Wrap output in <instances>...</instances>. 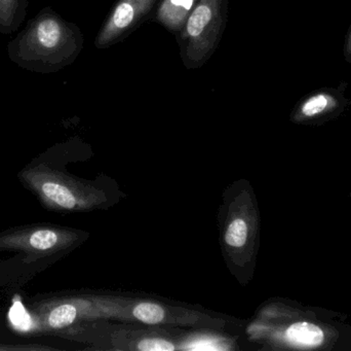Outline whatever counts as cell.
<instances>
[{"instance_id":"obj_5","label":"cell","mask_w":351,"mask_h":351,"mask_svg":"<svg viewBox=\"0 0 351 351\" xmlns=\"http://www.w3.org/2000/svg\"><path fill=\"white\" fill-rule=\"evenodd\" d=\"M348 82L337 87H324L311 91L297 102L291 113V121L301 125H323L339 117L351 107V98L346 96Z\"/></svg>"},{"instance_id":"obj_6","label":"cell","mask_w":351,"mask_h":351,"mask_svg":"<svg viewBox=\"0 0 351 351\" xmlns=\"http://www.w3.org/2000/svg\"><path fill=\"white\" fill-rule=\"evenodd\" d=\"M158 0H117L95 39L97 49H106L127 36L154 10Z\"/></svg>"},{"instance_id":"obj_8","label":"cell","mask_w":351,"mask_h":351,"mask_svg":"<svg viewBox=\"0 0 351 351\" xmlns=\"http://www.w3.org/2000/svg\"><path fill=\"white\" fill-rule=\"evenodd\" d=\"M285 339L297 348H315L325 341V333L319 326L307 321L294 324L287 329Z\"/></svg>"},{"instance_id":"obj_1","label":"cell","mask_w":351,"mask_h":351,"mask_svg":"<svg viewBox=\"0 0 351 351\" xmlns=\"http://www.w3.org/2000/svg\"><path fill=\"white\" fill-rule=\"evenodd\" d=\"M84 35L51 8L28 21L6 47L8 58L19 67L35 73H55L71 65L84 49Z\"/></svg>"},{"instance_id":"obj_13","label":"cell","mask_w":351,"mask_h":351,"mask_svg":"<svg viewBox=\"0 0 351 351\" xmlns=\"http://www.w3.org/2000/svg\"><path fill=\"white\" fill-rule=\"evenodd\" d=\"M343 58L346 62L351 63V26L344 41Z\"/></svg>"},{"instance_id":"obj_7","label":"cell","mask_w":351,"mask_h":351,"mask_svg":"<svg viewBox=\"0 0 351 351\" xmlns=\"http://www.w3.org/2000/svg\"><path fill=\"white\" fill-rule=\"evenodd\" d=\"M197 1L198 0H162L156 10V20L168 30L180 32Z\"/></svg>"},{"instance_id":"obj_4","label":"cell","mask_w":351,"mask_h":351,"mask_svg":"<svg viewBox=\"0 0 351 351\" xmlns=\"http://www.w3.org/2000/svg\"><path fill=\"white\" fill-rule=\"evenodd\" d=\"M78 239L74 231L53 225L16 227L0 232V251H20L24 261H45L72 247Z\"/></svg>"},{"instance_id":"obj_10","label":"cell","mask_w":351,"mask_h":351,"mask_svg":"<svg viewBox=\"0 0 351 351\" xmlns=\"http://www.w3.org/2000/svg\"><path fill=\"white\" fill-rule=\"evenodd\" d=\"M134 319L147 325H160L171 323L166 308L152 302H143L136 305L132 310Z\"/></svg>"},{"instance_id":"obj_12","label":"cell","mask_w":351,"mask_h":351,"mask_svg":"<svg viewBox=\"0 0 351 351\" xmlns=\"http://www.w3.org/2000/svg\"><path fill=\"white\" fill-rule=\"evenodd\" d=\"M14 350H29V351H43V350H56V348H49V346H40V344H5L0 343V351H14Z\"/></svg>"},{"instance_id":"obj_11","label":"cell","mask_w":351,"mask_h":351,"mask_svg":"<svg viewBox=\"0 0 351 351\" xmlns=\"http://www.w3.org/2000/svg\"><path fill=\"white\" fill-rule=\"evenodd\" d=\"M247 234L249 227L245 220L243 218H235L227 228L225 241L229 247L241 249L247 242Z\"/></svg>"},{"instance_id":"obj_3","label":"cell","mask_w":351,"mask_h":351,"mask_svg":"<svg viewBox=\"0 0 351 351\" xmlns=\"http://www.w3.org/2000/svg\"><path fill=\"white\" fill-rule=\"evenodd\" d=\"M222 27V0H198L180 31V53L186 68L202 67L210 59Z\"/></svg>"},{"instance_id":"obj_2","label":"cell","mask_w":351,"mask_h":351,"mask_svg":"<svg viewBox=\"0 0 351 351\" xmlns=\"http://www.w3.org/2000/svg\"><path fill=\"white\" fill-rule=\"evenodd\" d=\"M18 179L24 188L36 196L43 207L53 212L82 210L93 202V196L84 185L40 158L22 169Z\"/></svg>"},{"instance_id":"obj_9","label":"cell","mask_w":351,"mask_h":351,"mask_svg":"<svg viewBox=\"0 0 351 351\" xmlns=\"http://www.w3.org/2000/svg\"><path fill=\"white\" fill-rule=\"evenodd\" d=\"M28 0H0V33L16 32L26 18Z\"/></svg>"}]
</instances>
